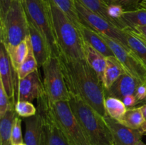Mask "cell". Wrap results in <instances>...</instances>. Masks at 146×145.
I'll list each match as a JSON object with an SVG mask.
<instances>
[{"label":"cell","mask_w":146,"mask_h":145,"mask_svg":"<svg viewBox=\"0 0 146 145\" xmlns=\"http://www.w3.org/2000/svg\"><path fill=\"white\" fill-rule=\"evenodd\" d=\"M143 0H118L117 4L121 6L125 11H133L140 8Z\"/></svg>","instance_id":"1f68e13d"},{"label":"cell","mask_w":146,"mask_h":145,"mask_svg":"<svg viewBox=\"0 0 146 145\" xmlns=\"http://www.w3.org/2000/svg\"><path fill=\"white\" fill-rule=\"evenodd\" d=\"M37 107L44 115V126L41 145H71L54 121L42 105L37 102Z\"/></svg>","instance_id":"5bb4252c"},{"label":"cell","mask_w":146,"mask_h":145,"mask_svg":"<svg viewBox=\"0 0 146 145\" xmlns=\"http://www.w3.org/2000/svg\"><path fill=\"white\" fill-rule=\"evenodd\" d=\"M28 19L42 34L53 55L58 56L52 17L48 0H23Z\"/></svg>","instance_id":"8992f818"},{"label":"cell","mask_w":146,"mask_h":145,"mask_svg":"<svg viewBox=\"0 0 146 145\" xmlns=\"http://www.w3.org/2000/svg\"><path fill=\"white\" fill-rule=\"evenodd\" d=\"M16 145H27L25 143H21V144H16Z\"/></svg>","instance_id":"60d3db41"},{"label":"cell","mask_w":146,"mask_h":145,"mask_svg":"<svg viewBox=\"0 0 146 145\" xmlns=\"http://www.w3.org/2000/svg\"><path fill=\"white\" fill-rule=\"evenodd\" d=\"M13 0H0V19H2L11 7Z\"/></svg>","instance_id":"d6a6232c"},{"label":"cell","mask_w":146,"mask_h":145,"mask_svg":"<svg viewBox=\"0 0 146 145\" xmlns=\"http://www.w3.org/2000/svg\"><path fill=\"white\" fill-rule=\"evenodd\" d=\"M44 93V83L41 80L38 70L18 80L17 101L32 102Z\"/></svg>","instance_id":"8fae6325"},{"label":"cell","mask_w":146,"mask_h":145,"mask_svg":"<svg viewBox=\"0 0 146 145\" xmlns=\"http://www.w3.org/2000/svg\"><path fill=\"white\" fill-rule=\"evenodd\" d=\"M103 1L108 5H111V4H116L118 0H103Z\"/></svg>","instance_id":"74e56055"},{"label":"cell","mask_w":146,"mask_h":145,"mask_svg":"<svg viewBox=\"0 0 146 145\" xmlns=\"http://www.w3.org/2000/svg\"><path fill=\"white\" fill-rule=\"evenodd\" d=\"M85 59L102 82L106 67V57L85 41Z\"/></svg>","instance_id":"ffe728a7"},{"label":"cell","mask_w":146,"mask_h":145,"mask_svg":"<svg viewBox=\"0 0 146 145\" xmlns=\"http://www.w3.org/2000/svg\"><path fill=\"white\" fill-rule=\"evenodd\" d=\"M138 102H141V101L146 99V85L145 82L142 83L139 85V87L137 89L135 95Z\"/></svg>","instance_id":"836d02e7"},{"label":"cell","mask_w":146,"mask_h":145,"mask_svg":"<svg viewBox=\"0 0 146 145\" xmlns=\"http://www.w3.org/2000/svg\"><path fill=\"white\" fill-rule=\"evenodd\" d=\"M48 1L58 54L71 59H85V41L80 28L52 0Z\"/></svg>","instance_id":"7a4b0ae2"},{"label":"cell","mask_w":146,"mask_h":145,"mask_svg":"<svg viewBox=\"0 0 146 145\" xmlns=\"http://www.w3.org/2000/svg\"><path fill=\"white\" fill-rule=\"evenodd\" d=\"M21 122H22V119L21 117L17 115L15 118L12 129V133H11L12 145L24 143V139L22 136V131H21Z\"/></svg>","instance_id":"4dcf8cb0"},{"label":"cell","mask_w":146,"mask_h":145,"mask_svg":"<svg viewBox=\"0 0 146 145\" xmlns=\"http://www.w3.org/2000/svg\"><path fill=\"white\" fill-rule=\"evenodd\" d=\"M80 31L84 41L92 46L94 49L105 55L106 57L115 56L109 45L98 33L83 24L80 27Z\"/></svg>","instance_id":"e0dca14e"},{"label":"cell","mask_w":146,"mask_h":145,"mask_svg":"<svg viewBox=\"0 0 146 145\" xmlns=\"http://www.w3.org/2000/svg\"><path fill=\"white\" fill-rule=\"evenodd\" d=\"M14 109L19 116L24 118L34 116L37 112V108L29 101H17L14 104Z\"/></svg>","instance_id":"f1b7e54d"},{"label":"cell","mask_w":146,"mask_h":145,"mask_svg":"<svg viewBox=\"0 0 146 145\" xmlns=\"http://www.w3.org/2000/svg\"><path fill=\"white\" fill-rule=\"evenodd\" d=\"M17 1H23V0H17Z\"/></svg>","instance_id":"7bdbcfd3"},{"label":"cell","mask_w":146,"mask_h":145,"mask_svg":"<svg viewBox=\"0 0 146 145\" xmlns=\"http://www.w3.org/2000/svg\"><path fill=\"white\" fill-rule=\"evenodd\" d=\"M143 83L140 80L126 73L121 75L108 89H104L105 97H113L122 100L125 96L135 95L140 85Z\"/></svg>","instance_id":"4fadbf2b"},{"label":"cell","mask_w":146,"mask_h":145,"mask_svg":"<svg viewBox=\"0 0 146 145\" xmlns=\"http://www.w3.org/2000/svg\"><path fill=\"white\" fill-rule=\"evenodd\" d=\"M28 21L29 38L33 52L36 58L38 68H42L46 61L52 55V53L42 34L29 19Z\"/></svg>","instance_id":"2e32d148"},{"label":"cell","mask_w":146,"mask_h":145,"mask_svg":"<svg viewBox=\"0 0 146 145\" xmlns=\"http://www.w3.org/2000/svg\"><path fill=\"white\" fill-rule=\"evenodd\" d=\"M118 121L130 128L141 129L144 124V117L141 107H134L127 109L123 116Z\"/></svg>","instance_id":"cb8c5ba5"},{"label":"cell","mask_w":146,"mask_h":145,"mask_svg":"<svg viewBox=\"0 0 146 145\" xmlns=\"http://www.w3.org/2000/svg\"><path fill=\"white\" fill-rule=\"evenodd\" d=\"M75 4L78 16L83 24L129 48L123 30L109 22L104 17L88 9L78 0H75Z\"/></svg>","instance_id":"ba28073f"},{"label":"cell","mask_w":146,"mask_h":145,"mask_svg":"<svg viewBox=\"0 0 146 145\" xmlns=\"http://www.w3.org/2000/svg\"><path fill=\"white\" fill-rule=\"evenodd\" d=\"M44 94L49 102L68 101L69 92L66 85L58 56L51 55L42 66Z\"/></svg>","instance_id":"52a82bcc"},{"label":"cell","mask_w":146,"mask_h":145,"mask_svg":"<svg viewBox=\"0 0 146 145\" xmlns=\"http://www.w3.org/2000/svg\"><path fill=\"white\" fill-rule=\"evenodd\" d=\"M140 8L146 9V0H143V1H141V5H140Z\"/></svg>","instance_id":"f35d334b"},{"label":"cell","mask_w":146,"mask_h":145,"mask_svg":"<svg viewBox=\"0 0 146 145\" xmlns=\"http://www.w3.org/2000/svg\"><path fill=\"white\" fill-rule=\"evenodd\" d=\"M135 145H146V144L144 143V142H143L142 140H140L139 142H137V143L135 144Z\"/></svg>","instance_id":"ab89813d"},{"label":"cell","mask_w":146,"mask_h":145,"mask_svg":"<svg viewBox=\"0 0 146 145\" xmlns=\"http://www.w3.org/2000/svg\"><path fill=\"white\" fill-rule=\"evenodd\" d=\"M105 109L107 115L117 120L121 119L127 110L121 100L113 97L106 98Z\"/></svg>","instance_id":"484cf974"},{"label":"cell","mask_w":146,"mask_h":145,"mask_svg":"<svg viewBox=\"0 0 146 145\" xmlns=\"http://www.w3.org/2000/svg\"><path fill=\"white\" fill-rule=\"evenodd\" d=\"M78 1L88 9L104 17L109 22L114 24L108 14V5L106 4L103 0H78Z\"/></svg>","instance_id":"83f0119b"},{"label":"cell","mask_w":146,"mask_h":145,"mask_svg":"<svg viewBox=\"0 0 146 145\" xmlns=\"http://www.w3.org/2000/svg\"><path fill=\"white\" fill-rule=\"evenodd\" d=\"M104 119L111 131L114 145H135L143 136L140 129L125 126L108 115H105Z\"/></svg>","instance_id":"30bf717a"},{"label":"cell","mask_w":146,"mask_h":145,"mask_svg":"<svg viewBox=\"0 0 146 145\" xmlns=\"http://www.w3.org/2000/svg\"><path fill=\"white\" fill-rule=\"evenodd\" d=\"M145 101H146V99H145Z\"/></svg>","instance_id":"f6af8a7d"},{"label":"cell","mask_w":146,"mask_h":145,"mask_svg":"<svg viewBox=\"0 0 146 145\" xmlns=\"http://www.w3.org/2000/svg\"><path fill=\"white\" fill-rule=\"evenodd\" d=\"M34 116L24 119V143L27 145H41L44 126V115L39 108Z\"/></svg>","instance_id":"9a60e30c"},{"label":"cell","mask_w":146,"mask_h":145,"mask_svg":"<svg viewBox=\"0 0 146 145\" xmlns=\"http://www.w3.org/2000/svg\"><path fill=\"white\" fill-rule=\"evenodd\" d=\"M145 135H146V130L143 132V136H145Z\"/></svg>","instance_id":"b9f144b4"},{"label":"cell","mask_w":146,"mask_h":145,"mask_svg":"<svg viewBox=\"0 0 146 145\" xmlns=\"http://www.w3.org/2000/svg\"><path fill=\"white\" fill-rule=\"evenodd\" d=\"M122 28H134L137 26H146V9L139 8L123 13L120 18Z\"/></svg>","instance_id":"7402d4cb"},{"label":"cell","mask_w":146,"mask_h":145,"mask_svg":"<svg viewBox=\"0 0 146 145\" xmlns=\"http://www.w3.org/2000/svg\"><path fill=\"white\" fill-rule=\"evenodd\" d=\"M122 101L124 103V105H125V106L126 107L127 109L134 107L138 103V101H137L136 98H135V96L134 95L125 96V98H123Z\"/></svg>","instance_id":"e575fe53"},{"label":"cell","mask_w":146,"mask_h":145,"mask_svg":"<svg viewBox=\"0 0 146 145\" xmlns=\"http://www.w3.org/2000/svg\"><path fill=\"white\" fill-rule=\"evenodd\" d=\"M58 57L69 93L81 98L101 116L106 115L104 85L86 59H71L61 53Z\"/></svg>","instance_id":"6da1fadb"},{"label":"cell","mask_w":146,"mask_h":145,"mask_svg":"<svg viewBox=\"0 0 146 145\" xmlns=\"http://www.w3.org/2000/svg\"><path fill=\"white\" fill-rule=\"evenodd\" d=\"M17 115L13 107L9 109L3 117L0 118V145H12L11 133Z\"/></svg>","instance_id":"44dd1931"},{"label":"cell","mask_w":146,"mask_h":145,"mask_svg":"<svg viewBox=\"0 0 146 145\" xmlns=\"http://www.w3.org/2000/svg\"><path fill=\"white\" fill-rule=\"evenodd\" d=\"M53 2L80 28L82 25L75 4V0H52Z\"/></svg>","instance_id":"4316f807"},{"label":"cell","mask_w":146,"mask_h":145,"mask_svg":"<svg viewBox=\"0 0 146 145\" xmlns=\"http://www.w3.org/2000/svg\"><path fill=\"white\" fill-rule=\"evenodd\" d=\"M13 107H14V103L9 98L0 82V118L3 117L7 111Z\"/></svg>","instance_id":"f546056e"},{"label":"cell","mask_w":146,"mask_h":145,"mask_svg":"<svg viewBox=\"0 0 146 145\" xmlns=\"http://www.w3.org/2000/svg\"><path fill=\"white\" fill-rule=\"evenodd\" d=\"M51 116L71 145H90L81 125L73 113L68 101L51 102L43 94L37 99Z\"/></svg>","instance_id":"277c9868"},{"label":"cell","mask_w":146,"mask_h":145,"mask_svg":"<svg viewBox=\"0 0 146 145\" xmlns=\"http://www.w3.org/2000/svg\"><path fill=\"white\" fill-rule=\"evenodd\" d=\"M141 110H142L143 115V117H144V124L143 125V126L141 127V129L143 132H143L146 130V102L144 105H143L141 107Z\"/></svg>","instance_id":"d590c367"},{"label":"cell","mask_w":146,"mask_h":145,"mask_svg":"<svg viewBox=\"0 0 146 145\" xmlns=\"http://www.w3.org/2000/svg\"><path fill=\"white\" fill-rule=\"evenodd\" d=\"M98 33V32H97ZM105 40L114 55L120 61L126 73L145 82L146 79V66L135 53L121 43L98 33Z\"/></svg>","instance_id":"9c48e42d"},{"label":"cell","mask_w":146,"mask_h":145,"mask_svg":"<svg viewBox=\"0 0 146 145\" xmlns=\"http://www.w3.org/2000/svg\"><path fill=\"white\" fill-rule=\"evenodd\" d=\"M17 77V72L13 68L11 61L9 57L5 47L1 44L0 48V82L4 86V90L11 101L14 102L15 93L16 78Z\"/></svg>","instance_id":"7c38bea8"},{"label":"cell","mask_w":146,"mask_h":145,"mask_svg":"<svg viewBox=\"0 0 146 145\" xmlns=\"http://www.w3.org/2000/svg\"><path fill=\"white\" fill-rule=\"evenodd\" d=\"M125 71L115 56L106 57V67L104 72L102 83L105 90L108 89Z\"/></svg>","instance_id":"ac0fdd59"},{"label":"cell","mask_w":146,"mask_h":145,"mask_svg":"<svg viewBox=\"0 0 146 145\" xmlns=\"http://www.w3.org/2000/svg\"><path fill=\"white\" fill-rule=\"evenodd\" d=\"M73 113L81 125L90 145H114L112 134L101 116L81 98L69 93Z\"/></svg>","instance_id":"3957f363"},{"label":"cell","mask_w":146,"mask_h":145,"mask_svg":"<svg viewBox=\"0 0 146 145\" xmlns=\"http://www.w3.org/2000/svg\"><path fill=\"white\" fill-rule=\"evenodd\" d=\"M133 29L135 30V31L141 34V36L146 38V26H137L135 27Z\"/></svg>","instance_id":"8d00e7d4"},{"label":"cell","mask_w":146,"mask_h":145,"mask_svg":"<svg viewBox=\"0 0 146 145\" xmlns=\"http://www.w3.org/2000/svg\"><path fill=\"white\" fill-rule=\"evenodd\" d=\"M123 30L129 48L146 66V38L131 28Z\"/></svg>","instance_id":"d6986e66"},{"label":"cell","mask_w":146,"mask_h":145,"mask_svg":"<svg viewBox=\"0 0 146 145\" xmlns=\"http://www.w3.org/2000/svg\"><path fill=\"white\" fill-rule=\"evenodd\" d=\"M145 85H146V79H145Z\"/></svg>","instance_id":"ee69618b"},{"label":"cell","mask_w":146,"mask_h":145,"mask_svg":"<svg viewBox=\"0 0 146 145\" xmlns=\"http://www.w3.org/2000/svg\"><path fill=\"white\" fill-rule=\"evenodd\" d=\"M29 35L28 17L23 1L13 0L4 18L0 19L1 44L5 48L15 46Z\"/></svg>","instance_id":"5b68a950"},{"label":"cell","mask_w":146,"mask_h":145,"mask_svg":"<svg viewBox=\"0 0 146 145\" xmlns=\"http://www.w3.org/2000/svg\"><path fill=\"white\" fill-rule=\"evenodd\" d=\"M29 35L24 41L17 45L5 48L10 58L13 68L16 72L27 57L29 51Z\"/></svg>","instance_id":"603a6c76"},{"label":"cell","mask_w":146,"mask_h":145,"mask_svg":"<svg viewBox=\"0 0 146 145\" xmlns=\"http://www.w3.org/2000/svg\"><path fill=\"white\" fill-rule=\"evenodd\" d=\"M38 63H37L36 58L35 55H34V52H33L32 47H31V41H30L29 38L28 53H27V57L25 58L24 61H23L22 63L21 64L18 70L17 71L18 79H23V78H25L26 76H27L28 75L31 74V72L38 71Z\"/></svg>","instance_id":"d4e9b609"}]
</instances>
